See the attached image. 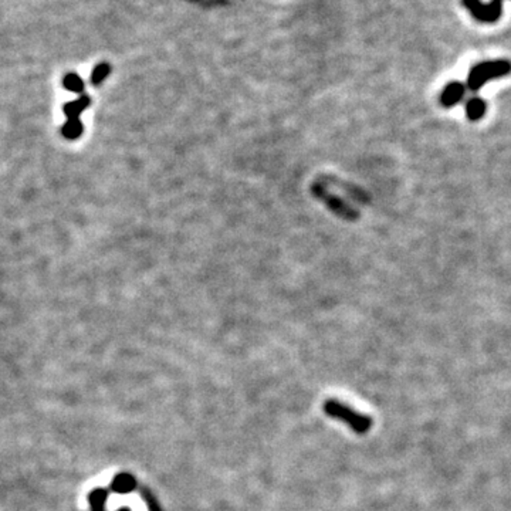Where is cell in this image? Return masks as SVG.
<instances>
[{
  "mask_svg": "<svg viewBox=\"0 0 511 511\" xmlns=\"http://www.w3.org/2000/svg\"><path fill=\"white\" fill-rule=\"evenodd\" d=\"M511 73V62L507 60L483 61L474 66L467 77V87L470 91H478L487 81Z\"/></svg>",
  "mask_w": 511,
  "mask_h": 511,
  "instance_id": "cell-2",
  "label": "cell"
},
{
  "mask_svg": "<svg viewBox=\"0 0 511 511\" xmlns=\"http://www.w3.org/2000/svg\"><path fill=\"white\" fill-rule=\"evenodd\" d=\"M487 110V104L483 99L473 97L466 103V115L470 121H478L485 117Z\"/></svg>",
  "mask_w": 511,
  "mask_h": 511,
  "instance_id": "cell-5",
  "label": "cell"
},
{
  "mask_svg": "<svg viewBox=\"0 0 511 511\" xmlns=\"http://www.w3.org/2000/svg\"><path fill=\"white\" fill-rule=\"evenodd\" d=\"M67 87H70L74 91H80L83 88V84L77 77H70L67 78Z\"/></svg>",
  "mask_w": 511,
  "mask_h": 511,
  "instance_id": "cell-8",
  "label": "cell"
},
{
  "mask_svg": "<svg viewBox=\"0 0 511 511\" xmlns=\"http://www.w3.org/2000/svg\"><path fill=\"white\" fill-rule=\"evenodd\" d=\"M108 74V66H100L95 69L94 74H92V83L99 84L100 81L104 80V77Z\"/></svg>",
  "mask_w": 511,
  "mask_h": 511,
  "instance_id": "cell-7",
  "label": "cell"
},
{
  "mask_svg": "<svg viewBox=\"0 0 511 511\" xmlns=\"http://www.w3.org/2000/svg\"><path fill=\"white\" fill-rule=\"evenodd\" d=\"M463 5L470 10L474 19L485 23L499 20L503 12V0H493L490 5H483L480 0H463Z\"/></svg>",
  "mask_w": 511,
  "mask_h": 511,
  "instance_id": "cell-3",
  "label": "cell"
},
{
  "mask_svg": "<svg viewBox=\"0 0 511 511\" xmlns=\"http://www.w3.org/2000/svg\"><path fill=\"white\" fill-rule=\"evenodd\" d=\"M81 133V124L77 121V118H74L70 124H67L66 126V135L70 138L77 137Z\"/></svg>",
  "mask_w": 511,
  "mask_h": 511,
  "instance_id": "cell-6",
  "label": "cell"
},
{
  "mask_svg": "<svg viewBox=\"0 0 511 511\" xmlns=\"http://www.w3.org/2000/svg\"><path fill=\"white\" fill-rule=\"evenodd\" d=\"M463 95H464V85L462 83L458 81L449 83L440 94V104L444 108H451L463 99Z\"/></svg>",
  "mask_w": 511,
  "mask_h": 511,
  "instance_id": "cell-4",
  "label": "cell"
},
{
  "mask_svg": "<svg viewBox=\"0 0 511 511\" xmlns=\"http://www.w3.org/2000/svg\"><path fill=\"white\" fill-rule=\"evenodd\" d=\"M324 412L331 418L340 419L346 424L351 429H354L357 433H365L372 426V419L365 413H360L351 406L345 405L338 399H327L324 402Z\"/></svg>",
  "mask_w": 511,
  "mask_h": 511,
  "instance_id": "cell-1",
  "label": "cell"
}]
</instances>
